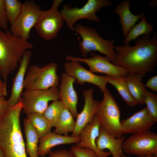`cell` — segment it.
Masks as SVG:
<instances>
[{"instance_id":"3957f363","label":"cell","mask_w":157,"mask_h":157,"mask_svg":"<svg viewBox=\"0 0 157 157\" xmlns=\"http://www.w3.org/2000/svg\"><path fill=\"white\" fill-rule=\"evenodd\" d=\"M33 47L27 40L0 29V75L6 83L9 74L17 68L24 52Z\"/></svg>"},{"instance_id":"4316f807","label":"cell","mask_w":157,"mask_h":157,"mask_svg":"<svg viewBox=\"0 0 157 157\" xmlns=\"http://www.w3.org/2000/svg\"><path fill=\"white\" fill-rule=\"evenodd\" d=\"M154 30L153 25L148 22L147 18L144 16L140 21L134 25L129 31L126 36L124 40L125 44H129L130 42L136 39L140 36L148 34H150Z\"/></svg>"},{"instance_id":"4fadbf2b","label":"cell","mask_w":157,"mask_h":157,"mask_svg":"<svg viewBox=\"0 0 157 157\" xmlns=\"http://www.w3.org/2000/svg\"><path fill=\"white\" fill-rule=\"evenodd\" d=\"M66 61L64 65L65 73L73 77L76 80L75 82L83 85L85 82L97 86L103 92L106 88L108 79L106 76H99L94 74L81 66L76 61Z\"/></svg>"},{"instance_id":"8992f818","label":"cell","mask_w":157,"mask_h":157,"mask_svg":"<svg viewBox=\"0 0 157 157\" xmlns=\"http://www.w3.org/2000/svg\"><path fill=\"white\" fill-rule=\"evenodd\" d=\"M58 64L51 62L42 67L30 65L25 76L24 88L25 90L47 89L57 87L60 78L56 73Z\"/></svg>"},{"instance_id":"d6a6232c","label":"cell","mask_w":157,"mask_h":157,"mask_svg":"<svg viewBox=\"0 0 157 157\" xmlns=\"http://www.w3.org/2000/svg\"><path fill=\"white\" fill-rule=\"evenodd\" d=\"M49 154V157H76L71 150L65 149L51 151Z\"/></svg>"},{"instance_id":"d590c367","label":"cell","mask_w":157,"mask_h":157,"mask_svg":"<svg viewBox=\"0 0 157 157\" xmlns=\"http://www.w3.org/2000/svg\"><path fill=\"white\" fill-rule=\"evenodd\" d=\"M7 95L6 84L0 78V97H5Z\"/></svg>"},{"instance_id":"277c9868","label":"cell","mask_w":157,"mask_h":157,"mask_svg":"<svg viewBox=\"0 0 157 157\" xmlns=\"http://www.w3.org/2000/svg\"><path fill=\"white\" fill-rule=\"evenodd\" d=\"M74 31L79 34L82 40L78 42L81 51L84 58L92 51H97L105 54L114 62L116 56L114 50V40H106L101 37L94 28L76 24L74 27Z\"/></svg>"},{"instance_id":"ba28073f","label":"cell","mask_w":157,"mask_h":157,"mask_svg":"<svg viewBox=\"0 0 157 157\" xmlns=\"http://www.w3.org/2000/svg\"><path fill=\"white\" fill-rule=\"evenodd\" d=\"M63 0H54L51 8L41 10L34 27L43 39L49 40L55 39L63 27V20L58 8Z\"/></svg>"},{"instance_id":"f1b7e54d","label":"cell","mask_w":157,"mask_h":157,"mask_svg":"<svg viewBox=\"0 0 157 157\" xmlns=\"http://www.w3.org/2000/svg\"><path fill=\"white\" fill-rule=\"evenodd\" d=\"M65 108L62 103L60 101H57L51 103L44 112L43 114L52 127H55L58 117Z\"/></svg>"},{"instance_id":"d6986e66","label":"cell","mask_w":157,"mask_h":157,"mask_svg":"<svg viewBox=\"0 0 157 157\" xmlns=\"http://www.w3.org/2000/svg\"><path fill=\"white\" fill-rule=\"evenodd\" d=\"M125 138L124 136L116 138L100 127L96 144L101 151H104L105 149H108L112 157H126L123 151V144Z\"/></svg>"},{"instance_id":"d4e9b609","label":"cell","mask_w":157,"mask_h":157,"mask_svg":"<svg viewBox=\"0 0 157 157\" xmlns=\"http://www.w3.org/2000/svg\"><path fill=\"white\" fill-rule=\"evenodd\" d=\"M76 124V121L70 111L65 108L58 117L53 132L58 135L68 136L69 133L73 131Z\"/></svg>"},{"instance_id":"9a60e30c","label":"cell","mask_w":157,"mask_h":157,"mask_svg":"<svg viewBox=\"0 0 157 157\" xmlns=\"http://www.w3.org/2000/svg\"><path fill=\"white\" fill-rule=\"evenodd\" d=\"M93 90L92 88L83 91L85 103L82 111L76 118L74 129L71 135L73 137H79L82 130L88 124L92 122L99 102L93 98Z\"/></svg>"},{"instance_id":"5b68a950","label":"cell","mask_w":157,"mask_h":157,"mask_svg":"<svg viewBox=\"0 0 157 157\" xmlns=\"http://www.w3.org/2000/svg\"><path fill=\"white\" fill-rule=\"evenodd\" d=\"M103 92V99L99 102L95 115L101 128L116 138H121L122 134L120 108L108 89L106 88Z\"/></svg>"},{"instance_id":"7402d4cb","label":"cell","mask_w":157,"mask_h":157,"mask_svg":"<svg viewBox=\"0 0 157 157\" xmlns=\"http://www.w3.org/2000/svg\"><path fill=\"white\" fill-rule=\"evenodd\" d=\"M124 76L129 91L135 102L137 104H143L147 90L142 82L144 76L140 74L128 73Z\"/></svg>"},{"instance_id":"5bb4252c","label":"cell","mask_w":157,"mask_h":157,"mask_svg":"<svg viewBox=\"0 0 157 157\" xmlns=\"http://www.w3.org/2000/svg\"><path fill=\"white\" fill-rule=\"evenodd\" d=\"M156 122L146 107L127 119L120 121L122 133V134H133L150 130Z\"/></svg>"},{"instance_id":"484cf974","label":"cell","mask_w":157,"mask_h":157,"mask_svg":"<svg viewBox=\"0 0 157 157\" xmlns=\"http://www.w3.org/2000/svg\"><path fill=\"white\" fill-rule=\"evenodd\" d=\"M27 118L36 130L39 139L51 132L52 127L43 114L33 113L27 114Z\"/></svg>"},{"instance_id":"6da1fadb","label":"cell","mask_w":157,"mask_h":157,"mask_svg":"<svg viewBox=\"0 0 157 157\" xmlns=\"http://www.w3.org/2000/svg\"><path fill=\"white\" fill-rule=\"evenodd\" d=\"M157 35L154 32L144 34L137 39L133 46L125 44L115 46L116 56L113 64L124 67L128 73L144 76L153 73L157 64Z\"/></svg>"},{"instance_id":"f546056e","label":"cell","mask_w":157,"mask_h":157,"mask_svg":"<svg viewBox=\"0 0 157 157\" xmlns=\"http://www.w3.org/2000/svg\"><path fill=\"white\" fill-rule=\"evenodd\" d=\"M144 103H145L151 115L157 121V95L152 92L147 90Z\"/></svg>"},{"instance_id":"cb8c5ba5","label":"cell","mask_w":157,"mask_h":157,"mask_svg":"<svg viewBox=\"0 0 157 157\" xmlns=\"http://www.w3.org/2000/svg\"><path fill=\"white\" fill-rule=\"evenodd\" d=\"M106 75L108 83L115 87L126 104L131 106H135L137 104L129 91L124 76Z\"/></svg>"},{"instance_id":"603a6c76","label":"cell","mask_w":157,"mask_h":157,"mask_svg":"<svg viewBox=\"0 0 157 157\" xmlns=\"http://www.w3.org/2000/svg\"><path fill=\"white\" fill-rule=\"evenodd\" d=\"M23 122L26 152L30 157H39L38 152L39 139L37 131L27 118L24 119Z\"/></svg>"},{"instance_id":"52a82bcc","label":"cell","mask_w":157,"mask_h":157,"mask_svg":"<svg viewBox=\"0 0 157 157\" xmlns=\"http://www.w3.org/2000/svg\"><path fill=\"white\" fill-rule=\"evenodd\" d=\"M111 1L108 0H88L82 7L72 8L69 4L63 6L59 11L63 21L68 28L74 31V25L78 20L84 19L97 22L100 19L96 14L103 8L111 6Z\"/></svg>"},{"instance_id":"1f68e13d","label":"cell","mask_w":157,"mask_h":157,"mask_svg":"<svg viewBox=\"0 0 157 157\" xmlns=\"http://www.w3.org/2000/svg\"><path fill=\"white\" fill-rule=\"evenodd\" d=\"M8 22L4 9V0H0V28L5 31L8 28Z\"/></svg>"},{"instance_id":"836d02e7","label":"cell","mask_w":157,"mask_h":157,"mask_svg":"<svg viewBox=\"0 0 157 157\" xmlns=\"http://www.w3.org/2000/svg\"><path fill=\"white\" fill-rule=\"evenodd\" d=\"M145 86L151 89L153 91L157 92V76L156 75L149 79Z\"/></svg>"},{"instance_id":"7c38bea8","label":"cell","mask_w":157,"mask_h":157,"mask_svg":"<svg viewBox=\"0 0 157 157\" xmlns=\"http://www.w3.org/2000/svg\"><path fill=\"white\" fill-rule=\"evenodd\" d=\"M67 61H76L86 64L89 67V71L93 73H100L110 76H125L127 71L123 67L113 64L110 62L108 57L102 56L92 52L89 58H81L67 56L65 58Z\"/></svg>"},{"instance_id":"8fae6325","label":"cell","mask_w":157,"mask_h":157,"mask_svg":"<svg viewBox=\"0 0 157 157\" xmlns=\"http://www.w3.org/2000/svg\"><path fill=\"white\" fill-rule=\"evenodd\" d=\"M40 5L33 0H27L22 3L21 12L15 21L11 25L10 31L13 35L27 40L30 32L34 27L42 10Z\"/></svg>"},{"instance_id":"ac0fdd59","label":"cell","mask_w":157,"mask_h":157,"mask_svg":"<svg viewBox=\"0 0 157 157\" xmlns=\"http://www.w3.org/2000/svg\"><path fill=\"white\" fill-rule=\"evenodd\" d=\"M100 128L96 116L95 115L92 122L86 125L80 133V141L76 145L81 148H86L92 149L97 154L98 157H108L111 155L109 151H102L97 148L96 140L98 137Z\"/></svg>"},{"instance_id":"7a4b0ae2","label":"cell","mask_w":157,"mask_h":157,"mask_svg":"<svg viewBox=\"0 0 157 157\" xmlns=\"http://www.w3.org/2000/svg\"><path fill=\"white\" fill-rule=\"evenodd\" d=\"M23 106L20 99L0 119V149L6 157H27L20 124Z\"/></svg>"},{"instance_id":"8d00e7d4","label":"cell","mask_w":157,"mask_h":157,"mask_svg":"<svg viewBox=\"0 0 157 157\" xmlns=\"http://www.w3.org/2000/svg\"><path fill=\"white\" fill-rule=\"evenodd\" d=\"M156 5H157V1L154 0L151 3H149L148 5V6H149L155 7L156 6Z\"/></svg>"},{"instance_id":"9c48e42d","label":"cell","mask_w":157,"mask_h":157,"mask_svg":"<svg viewBox=\"0 0 157 157\" xmlns=\"http://www.w3.org/2000/svg\"><path fill=\"white\" fill-rule=\"evenodd\" d=\"M20 99L23 104V111L26 115L43 114L49 101L59 100V88L56 87L47 89L25 90Z\"/></svg>"},{"instance_id":"e0dca14e","label":"cell","mask_w":157,"mask_h":157,"mask_svg":"<svg viewBox=\"0 0 157 157\" xmlns=\"http://www.w3.org/2000/svg\"><path fill=\"white\" fill-rule=\"evenodd\" d=\"M32 56V52L29 50L26 51L22 55L18 70L13 80L11 94L7 100L9 106L16 105L21 98L25 76Z\"/></svg>"},{"instance_id":"30bf717a","label":"cell","mask_w":157,"mask_h":157,"mask_svg":"<svg viewBox=\"0 0 157 157\" xmlns=\"http://www.w3.org/2000/svg\"><path fill=\"white\" fill-rule=\"evenodd\" d=\"M123 151L138 156L157 155V134L150 130L132 134L124 140Z\"/></svg>"},{"instance_id":"ffe728a7","label":"cell","mask_w":157,"mask_h":157,"mask_svg":"<svg viewBox=\"0 0 157 157\" xmlns=\"http://www.w3.org/2000/svg\"><path fill=\"white\" fill-rule=\"evenodd\" d=\"M39 139L38 155L39 156L44 157L51 151V149L53 147L60 144L78 143L80 141V138L79 137L62 136L51 132Z\"/></svg>"},{"instance_id":"f35d334b","label":"cell","mask_w":157,"mask_h":157,"mask_svg":"<svg viewBox=\"0 0 157 157\" xmlns=\"http://www.w3.org/2000/svg\"><path fill=\"white\" fill-rule=\"evenodd\" d=\"M0 157H6L3 151L0 149Z\"/></svg>"},{"instance_id":"e575fe53","label":"cell","mask_w":157,"mask_h":157,"mask_svg":"<svg viewBox=\"0 0 157 157\" xmlns=\"http://www.w3.org/2000/svg\"><path fill=\"white\" fill-rule=\"evenodd\" d=\"M8 107L7 100L4 97H0V119L4 115Z\"/></svg>"},{"instance_id":"74e56055","label":"cell","mask_w":157,"mask_h":157,"mask_svg":"<svg viewBox=\"0 0 157 157\" xmlns=\"http://www.w3.org/2000/svg\"><path fill=\"white\" fill-rule=\"evenodd\" d=\"M157 155H154L153 154L147 155L145 156H139V157H157ZM126 157H132L131 156H126Z\"/></svg>"},{"instance_id":"44dd1931","label":"cell","mask_w":157,"mask_h":157,"mask_svg":"<svg viewBox=\"0 0 157 157\" xmlns=\"http://www.w3.org/2000/svg\"><path fill=\"white\" fill-rule=\"evenodd\" d=\"M130 1L124 0L117 5L114 10L120 17L119 23L122 25V33L125 38L135 23L144 16L143 13L137 15L133 14L130 10Z\"/></svg>"},{"instance_id":"4dcf8cb0","label":"cell","mask_w":157,"mask_h":157,"mask_svg":"<svg viewBox=\"0 0 157 157\" xmlns=\"http://www.w3.org/2000/svg\"><path fill=\"white\" fill-rule=\"evenodd\" d=\"M76 157H98L96 153L92 149L86 148H81L76 145L70 148Z\"/></svg>"},{"instance_id":"2e32d148","label":"cell","mask_w":157,"mask_h":157,"mask_svg":"<svg viewBox=\"0 0 157 157\" xmlns=\"http://www.w3.org/2000/svg\"><path fill=\"white\" fill-rule=\"evenodd\" d=\"M75 79L65 72L61 75V83L59 85V99L65 108L68 109L73 117L76 118L78 113L77 109L78 97L73 87Z\"/></svg>"},{"instance_id":"83f0119b","label":"cell","mask_w":157,"mask_h":157,"mask_svg":"<svg viewBox=\"0 0 157 157\" xmlns=\"http://www.w3.org/2000/svg\"><path fill=\"white\" fill-rule=\"evenodd\" d=\"M22 3L18 0H4V9L8 22L13 24L19 15Z\"/></svg>"}]
</instances>
